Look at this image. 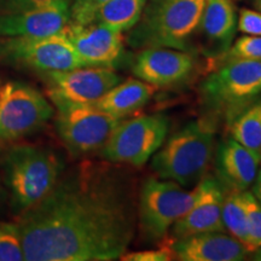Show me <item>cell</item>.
Segmentation results:
<instances>
[{
  "label": "cell",
  "mask_w": 261,
  "mask_h": 261,
  "mask_svg": "<svg viewBox=\"0 0 261 261\" xmlns=\"http://www.w3.org/2000/svg\"><path fill=\"white\" fill-rule=\"evenodd\" d=\"M25 261H112L135 237L128 189L109 173L81 167L19 214Z\"/></svg>",
  "instance_id": "6da1fadb"
},
{
  "label": "cell",
  "mask_w": 261,
  "mask_h": 261,
  "mask_svg": "<svg viewBox=\"0 0 261 261\" xmlns=\"http://www.w3.org/2000/svg\"><path fill=\"white\" fill-rule=\"evenodd\" d=\"M204 0H146L142 16L129 31L130 47H169L189 51L198 33Z\"/></svg>",
  "instance_id": "7a4b0ae2"
},
{
  "label": "cell",
  "mask_w": 261,
  "mask_h": 261,
  "mask_svg": "<svg viewBox=\"0 0 261 261\" xmlns=\"http://www.w3.org/2000/svg\"><path fill=\"white\" fill-rule=\"evenodd\" d=\"M0 166L12 210L18 214L41 201L60 180L63 169L51 149L28 144L10 148Z\"/></svg>",
  "instance_id": "3957f363"
},
{
  "label": "cell",
  "mask_w": 261,
  "mask_h": 261,
  "mask_svg": "<svg viewBox=\"0 0 261 261\" xmlns=\"http://www.w3.org/2000/svg\"><path fill=\"white\" fill-rule=\"evenodd\" d=\"M214 144V128L210 123L190 122L152 155V171L160 179L175 181L182 188L197 184L210 167Z\"/></svg>",
  "instance_id": "277c9868"
},
{
  "label": "cell",
  "mask_w": 261,
  "mask_h": 261,
  "mask_svg": "<svg viewBox=\"0 0 261 261\" xmlns=\"http://www.w3.org/2000/svg\"><path fill=\"white\" fill-rule=\"evenodd\" d=\"M204 103L226 116L230 123L237 114L261 94V60H227L203 81Z\"/></svg>",
  "instance_id": "5b68a950"
},
{
  "label": "cell",
  "mask_w": 261,
  "mask_h": 261,
  "mask_svg": "<svg viewBox=\"0 0 261 261\" xmlns=\"http://www.w3.org/2000/svg\"><path fill=\"white\" fill-rule=\"evenodd\" d=\"M0 62L44 74L85 67L63 31L46 37H0Z\"/></svg>",
  "instance_id": "8992f818"
},
{
  "label": "cell",
  "mask_w": 261,
  "mask_h": 261,
  "mask_svg": "<svg viewBox=\"0 0 261 261\" xmlns=\"http://www.w3.org/2000/svg\"><path fill=\"white\" fill-rule=\"evenodd\" d=\"M169 120L162 114L120 120L102 148L103 158L113 163L139 167L165 143Z\"/></svg>",
  "instance_id": "52a82bcc"
},
{
  "label": "cell",
  "mask_w": 261,
  "mask_h": 261,
  "mask_svg": "<svg viewBox=\"0 0 261 261\" xmlns=\"http://www.w3.org/2000/svg\"><path fill=\"white\" fill-rule=\"evenodd\" d=\"M195 189L188 191L167 179L149 178L139 195V226L150 242L162 240L194 203Z\"/></svg>",
  "instance_id": "ba28073f"
},
{
  "label": "cell",
  "mask_w": 261,
  "mask_h": 261,
  "mask_svg": "<svg viewBox=\"0 0 261 261\" xmlns=\"http://www.w3.org/2000/svg\"><path fill=\"white\" fill-rule=\"evenodd\" d=\"M57 108V133L74 156L102 150L120 120L94 104L54 102Z\"/></svg>",
  "instance_id": "9c48e42d"
},
{
  "label": "cell",
  "mask_w": 261,
  "mask_h": 261,
  "mask_svg": "<svg viewBox=\"0 0 261 261\" xmlns=\"http://www.w3.org/2000/svg\"><path fill=\"white\" fill-rule=\"evenodd\" d=\"M54 116V108L31 85L8 81L0 86V140L34 135Z\"/></svg>",
  "instance_id": "30bf717a"
},
{
  "label": "cell",
  "mask_w": 261,
  "mask_h": 261,
  "mask_svg": "<svg viewBox=\"0 0 261 261\" xmlns=\"http://www.w3.org/2000/svg\"><path fill=\"white\" fill-rule=\"evenodd\" d=\"M47 93L52 102L94 104L122 77L112 68L81 67L65 71L45 73Z\"/></svg>",
  "instance_id": "8fae6325"
},
{
  "label": "cell",
  "mask_w": 261,
  "mask_h": 261,
  "mask_svg": "<svg viewBox=\"0 0 261 261\" xmlns=\"http://www.w3.org/2000/svg\"><path fill=\"white\" fill-rule=\"evenodd\" d=\"M196 197L187 213L172 226V238H184L202 232H225L223 203L226 189L220 179L207 175L196 184Z\"/></svg>",
  "instance_id": "7c38bea8"
},
{
  "label": "cell",
  "mask_w": 261,
  "mask_h": 261,
  "mask_svg": "<svg viewBox=\"0 0 261 261\" xmlns=\"http://www.w3.org/2000/svg\"><path fill=\"white\" fill-rule=\"evenodd\" d=\"M85 67L113 68L125 54L123 33L99 23H69L63 29Z\"/></svg>",
  "instance_id": "4fadbf2b"
},
{
  "label": "cell",
  "mask_w": 261,
  "mask_h": 261,
  "mask_svg": "<svg viewBox=\"0 0 261 261\" xmlns=\"http://www.w3.org/2000/svg\"><path fill=\"white\" fill-rule=\"evenodd\" d=\"M195 60L187 51L169 47L140 50L132 65L137 79L154 87H168L184 81L192 73Z\"/></svg>",
  "instance_id": "5bb4252c"
},
{
  "label": "cell",
  "mask_w": 261,
  "mask_h": 261,
  "mask_svg": "<svg viewBox=\"0 0 261 261\" xmlns=\"http://www.w3.org/2000/svg\"><path fill=\"white\" fill-rule=\"evenodd\" d=\"M70 22V0L44 8L0 15V37H46L61 33Z\"/></svg>",
  "instance_id": "9a60e30c"
},
{
  "label": "cell",
  "mask_w": 261,
  "mask_h": 261,
  "mask_svg": "<svg viewBox=\"0 0 261 261\" xmlns=\"http://www.w3.org/2000/svg\"><path fill=\"white\" fill-rule=\"evenodd\" d=\"M169 247L181 261H242L250 254L237 238L217 231L177 238Z\"/></svg>",
  "instance_id": "2e32d148"
},
{
  "label": "cell",
  "mask_w": 261,
  "mask_h": 261,
  "mask_svg": "<svg viewBox=\"0 0 261 261\" xmlns=\"http://www.w3.org/2000/svg\"><path fill=\"white\" fill-rule=\"evenodd\" d=\"M237 17L234 0H204L198 33L205 52L215 57L228 50L237 31Z\"/></svg>",
  "instance_id": "e0dca14e"
},
{
  "label": "cell",
  "mask_w": 261,
  "mask_h": 261,
  "mask_svg": "<svg viewBox=\"0 0 261 261\" xmlns=\"http://www.w3.org/2000/svg\"><path fill=\"white\" fill-rule=\"evenodd\" d=\"M218 173L228 189L246 191L255 180L261 154L252 151L233 138L223 142L218 149Z\"/></svg>",
  "instance_id": "ac0fdd59"
},
{
  "label": "cell",
  "mask_w": 261,
  "mask_h": 261,
  "mask_svg": "<svg viewBox=\"0 0 261 261\" xmlns=\"http://www.w3.org/2000/svg\"><path fill=\"white\" fill-rule=\"evenodd\" d=\"M155 93V87L139 79L119 83L99 98L94 106L117 120L136 113L149 103Z\"/></svg>",
  "instance_id": "d6986e66"
},
{
  "label": "cell",
  "mask_w": 261,
  "mask_h": 261,
  "mask_svg": "<svg viewBox=\"0 0 261 261\" xmlns=\"http://www.w3.org/2000/svg\"><path fill=\"white\" fill-rule=\"evenodd\" d=\"M146 0H108L97 10L92 23L120 33L129 32L142 16Z\"/></svg>",
  "instance_id": "ffe728a7"
},
{
  "label": "cell",
  "mask_w": 261,
  "mask_h": 261,
  "mask_svg": "<svg viewBox=\"0 0 261 261\" xmlns=\"http://www.w3.org/2000/svg\"><path fill=\"white\" fill-rule=\"evenodd\" d=\"M231 138L261 154V100L244 108L228 123Z\"/></svg>",
  "instance_id": "44dd1931"
},
{
  "label": "cell",
  "mask_w": 261,
  "mask_h": 261,
  "mask_svg": "<svg viewBox=\"0 0 261 261\" xmlns=\"http://www.w3.org/2000/svg\"><path fill=\"white\" fill-rule=\"evenodd\" d=\"M221 218H223L225 230H227L231 236L237 238L247 248L248 226L246 208H244L243 202V191L228 189L225 194Z\"/></svg>",
  "instance_id": "7402d4cb"
},
{
  "label": "cell",
  "mask_w": 261,
  "mask_h": 261,
  "mask_svg": "<svg viewBox=\"0 0 261 261\" xmlns=\"http://www.w3.org/2000/svg\"><path fill=\"white\" fill-rule=\"evenodd\" d=\"M23 260V246L17 223L0 221V261Z\"/></svg>",
  "instance_id": "603a6c76"
},
{
  "label": "cell",
  "mask_w": 261,
  "mask_h": 261,
  "mask_svg": "<svg viewBox=\"0 0 261 261\" xmlns=\"http://www.w3.org/2000/svg\"><path fill=\"white\" fill-rule=\"evenodd\" d=\"M243 202L246 208L248 244L249 253L261 247V205L252 191H243Z\"/></svg>",
  "instance_id": "cb8c5ba5"
},
{
  "label": "cell",
  "mask_w": 261,
  "mask_h": 261,
  "mask_svg": "<svg viewBox=\"0 0 261 261\" xmlns=\"http://www.w3.org/2000/svg\"><path fill=\"white\" fill-rule=\"evenodd\" d=\"M227 60H261V37L246 35L238 38L228 50L221 55V61Z\"/></svg>",
  "instance_id": "d4e9b609"
},
{
  "label": "cell",
  "mask_w": 261,
  "mask_h": 261,
  "mask_svg": "<svg viewBox=\"0 0 261 261\" xmlns=\"http://www.w3.org/2000/svg\"><path fill=\"white\" fill-rule=\"evenodd\" d=\"M108 0H73L70 4V22L76 24L92 23L97 10Z\"/></svg>",
  "instance_id": "484cf974"
},
{
  "label": "cell",
  "mask_w": 261,
  "mask_h": 261,
  "mask_svg": "<svg viewBox=\"0 0 261 261\" xmlns=\"http://www.w3.org/2000/svg\"><path fill=\"white\" fill-rule=\"evenodd\" d=\"M237 28L246 35L261 37V12L247 8L241 9L237 17Z\"/></svg>",
  "instance_id": "4316f807"
},
{
  "label": "cell",
  "mask_w": 261,
  "mask_h": 261,
  "mask_svg": "<svg viewBox=\"0 0 261 261\" xmlns=\"http://www.w3.org/2000/svg\"><path fill=\"white\" fill-rule=\"evenodd\" d=\"M58 0H0V15H11L44 8Z\"/></svg>",
  "instance_id": "83f0119b"
},
{
  "label": "cell",
  "mask_w": 261,
  "mask_h": 261,
  "mask_svg": "<svg viewBox=\"0 0 261 261\" xmlns=\"http://www.w3.org/2000/svg\"><path fill=\"white\" fill-rule=\"evenodd\" d=\"M174 259L171 247H162L155 250H142V252L123 253L120 260L123 261H169Z\"/></svg>",
  "instance_id": "f1b7e54d"
},
{
  "label": "cell",
  "mask_w": 261,
  "mask_h": 261,
  "mask_svg": "<svg viewBox=\"0 0 261 261\" xmlns=\"http://www.w3.org/2000/svg\"><path fill=\"white\" fill-rule=\"evenodd\" d=\"M252 194L255 196V198L261 205V169L257 172L255 180L252 185Z\"/></svg>",
  "instance_id": "f546056e"
},
{
  "label": "cell",
  "mask_w": 261,
  "mask_h": 261,
  "mask_svg": "<svg viewBox=\"0 0 261 261\" xmlns=\"http://www.w3.org/2000/svg\"><path fill=\"white\" fill-rule=\"evenodd\" d=\"M250 254H252V257H250V259L255 261H261V247L256 248V249L253 250Z\"/></svg>",
  "instance_id": "4dcf8cb0"
},
{
  "label": "cell",
  "mask_w": 261,
  "mask_h": 261,
  "mask_svg": "<svg viewBox=\"0 0 261 261\" xmlns=\"http://www.w3.org/2000/svg\"><path fill=\"white\" fill-rule=\"evenodd\" d=\"M255 6H256L257 11L261 12V0H255Z\"/></svg>",
  "instance_id": "1f68e13d"
},
{
  "label": "cell",
  "mask_w": 261,
  "mask_h": 261,
  "mask_svg": "<svg viewBox=\"0 0 261 261\" xmlns=\"http://www.w3.org/2000/svg\"><path fill=\"white\" fill-rule=\"evenodd\" d=\"M3 196H4V189L2 187V182H0V200L3 198Z\"/></svg>",
  "instance_id": "d6a6232c"
}]
</instances>
